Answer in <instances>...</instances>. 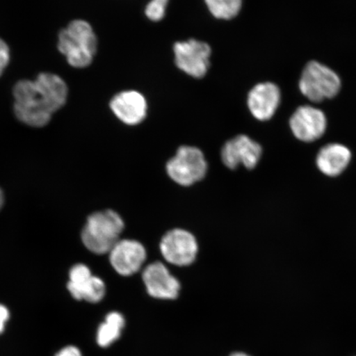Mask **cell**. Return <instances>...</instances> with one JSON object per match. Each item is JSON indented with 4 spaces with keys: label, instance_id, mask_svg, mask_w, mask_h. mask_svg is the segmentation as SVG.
Wrapping results in <instances>:
<instances>
[{
    "label": "cell",
    "instance_id": "8992f818",
    "mask_svg": "<svg viewBox=\"0 0 356 356\" xmlns=\"http://www.w3.org/2000/svg\"><path fill=\"white\" fill-rule=\"evenodd\" d=\"M173 51L178 69L195 79L203 78L207 74L211 55V48L207 43L190 39L177 42Z\"/></svg>",
    "mask_w": 356,
    "mask_h": 356
},
{
    "label": "cell",
    "instance_id": "ffe728a7",
    "mask_svg": "<svg viewBox=\"0 0 356 356\" xmlns=\"http://www.w3.org/2000/svg\"><path fill=\"white\" fill-rule=\"evenodd\" d=\"M56 356H83V355L78 347L68 346L62 348Z\"/></svg>",
    "mask_w": 356,
    "mask_h": 356
},
{
    "label": "cell",
    "instance_id": "3957f363",
    "mask_svg": "<svg viewBox=\"0 0 356 356\" xmlns=\"http://www.w3.org/2000/svg\"><path fill=\"white\" fill-rule=\"evenodd\" d=\"M97 38L86 21L74 20L59 34L58 49L74 68H86L97 51Z\"/></svg>",
    "mask_w": 356,
    "mask_h": 356
},
{
    "label": "cell",
    "instance_id": "8fae6325",
    "mask_svg": "<svg viewBox=\"0 0 356 356\" xmlns=\"http://www.w3.org/2000/svg\"><path fill=\"white\" fill-rule=\"evenodd\" d=\"M108 254L111 266L123 277L137 273L143 266L147 257L143 245L131 239L120 240Z\"/></svg>",
    "mask_w": 356,
    "mask_h": 356
},
{
    "label": "cell",
    "instance_id": "30bf717a",
    "mask_svg": "<svg viewBox=\"0 0 356 356\" xmlns=\"http://www.w3.org/2000/svg\"><path fill=\"white\" fill-rule=\"evenodd\" d=\"M262 148L247 136L233 138L222 147L221 159L226 167L237 168L242 164L248 169L254 168L261 157Z\"/></svg>",
    "mask_w": 356,
    "mask_h": 356
},
{
    "label": "cell",
    "instance_id": "44dd1931",
    "mask_svg": "<svg viewBox=\"0 0 356 356\" xmlns=\"http://www.w3.org/2000/svg\"><path fill=\"white\" fill-rule=\"evenodd\" d=\"M4 204V195L3 191L0 189V210H1Z\"/></svg>",
    "mask_w": 356,
    "mask_h": 356
},
{
    "label": "cell",
    "instance_id": "9a60e30c",
    "mask_svg": "<svg viewBox=\"0 0 356 356\" xmlns=\"http://www.w3.org/2000/svg\"><path fill=\"white\" fill-rule=\"evenodd\" d=\"M351 152L340 144H330L320 149L317 156V166L323 175L337 177L341 175L349 165Z\"/></svg>",
    "mask_w": 356,
    "mask_h": 356
},
{
    "label": "cell",
    "instance_id": "5b68a950",
    "mask_svg": "<svg viewBox=\"0 0 356 356\" xmlns=\"http://www.w3.org/2000/svg\"><path fill=\"white\" fill-rule=\"evenodd\" d=\"M207 162L202 151L193 146H181L167 163L169 177L178 185L189 186L202 180L207 172Z\"/></svg>",
    "mask_w": 356,
    "mask_h": 356
},
{
    "label": "cell",
    "instance_id": "52a82bcc",
    "mask_svg": "<svg viewBox=\"0 0 356 356\" xmlns=\"http://www.w3.org/2000/svg\"><path fill=\"white\" fill-rule=\"evenodd\" d=\"M159 248L164 259L177 266L193 264L198 253L195 236L181 229L168 231L160 242Z\"/></svg>",
    "mask_w": 356,
    "mask_h": 356
},
{
    "label": "cell",
    "instance_id": "e0dca14e",
    "mask_svg": "<svg viewBox=\"0 0 356 356\" xmlns=\"http://www.w3.org/2000/svg\"><path fill=\"white\" fill-rule=\"evenodd\" d=\"M211 15L219 19L229 20L241 10L243 0H204Z\"/></svg>",
    "mask_w": 356,
    "mask_h": 356
},
{
    "label": "cell",
    "instance_id": "2e32d148",
    "mask_svg": "<svg viewBox=\"0 0 356 356\" xmlns=\"http://www.w3.org/2000/svg\"><path fill=\"white\" fill-rule=\"evenodd\" d=\"M124 318L118 312H111L106 316L104 323L97 331V343L102 348H106L117 341L124 327Z\"/></svg>",
    "mask_w": 356,
    "mask_h": 356
},
{
    "label": "cell",
    "instance_id": "d6986e66",
    "mask_svg": "<svg viewBox=\"0 0 356 356\" xmlns=\"http://www.w3.org/2000/svg\"><path fill=\"white\" fill-rule=\"evenodd\" d=\"M10 318V310L6 305L0 304V335L6 330V323Z\"/></svg>",
    "mask_w": 356,
    "mask_h": 356
},
{
    "label": "cell",
    "instance_id": "7402d4cb",
    "mask_svg": "<svg viewBox=\"0 0 356 356\" xmlns=\"http://www.w3.org/2000/svg\"><path fill=\"white\" fill-rule=\"evenodd\" d=\"M229 356H251V355L244 353H234L232 355H230Z\"/></svg>",
    "mask_w": 356,
    "mask_h": 356
},
{
    "label": "cell",
    "instance_id": "7c38bea8",
    "mask_svg": "<svg viewBox=\"0 0 356 356\" xmlns=\"http://www.w3.org/2000/svg\"><path fill=\"white\" fill-rule=\"evenodd\" d=\"M289 124L298 140L309 143L323 136L327 118L321 110L311 106H301L292 115Z\"/></svg>",
    "mask_w": 356,
    "mask_h": 356
},
{
    "label": "cell",
    "instance_id": "ac0fdd59",
    "mask_svg": "<svg viewBox=\"0 0 356 356\" xmlns=\"http://www.w3.org/2000/svg\"><path fill=\"white\" fill-rule=\"evenodd\" d=\"M10 59V48L8 44L0 39V76L6 70Z\"/></svg>",
    "mask_w": 356,
    "mask_h": 356
},
{
    "label": "cell",
    "instance_id": "ba28073f",
    "mask_svg": "<svg viewBox=\"0 0 356 356\" xmlns=\"http://www.w3.org/2000/svg\"><path fill=\"white\" fill-rule=\"evenodd\" d=\"M67 288L74 299L97 304L106 295V284L100 277L93 275L86 265L79 264L72 266L69 273Z\"/></svg>",
    "mask_w": 356,
    "mask_h": 356
},
{
    "label": "cell",
    "instance_id": "9c48e42d",
    "mask_svg": "<svg viewBox=\"0 0 356 356\" xmlns=\"http://www.w3.org/2000/svg\"><path fill=\"white\" fill-rule=\"evenodd\" d=\"M142 279L147 292L154 299L172 300L179 296L180 282L162 262L156 261L147 266Z\"/></svg>",
    "mask_w": 356,
    "mask_h": 356
},
{
    "label": "cell",
    "instance_id": "7a4b0ae2",
    "mask_svg": "<svg viewBox=\"0 0 356 356\" xmlns=\"http://www.w3.org/2000/svg\"><path fill=\"white\" fill-rule=\"evenodd\" d=\"M124 228L119 213L111 210L92 213L88 218L81 233L82 242L97 255L109 253L120 240Z\"/></svg>",
    "mask_w": 356,
    "mask_h": 356
},
{
    "label": "cell",
    "instance_id": "6da1fadb",
    "mask_svg": "<svg viewBox=\"0 0 356 356\" xmlns=\"http://www.w3.org/2000/svg\"><path fill=\"white\" fill-rule=\"evenodd\" d=\"M16 117L33 127L47 126L52 115L65 104L68 88L64 80L51 73L33 80H21L13 88Z\"/></svg>",
    "mask_w": 356,
    "mask_h": 356
},
{
    "label": "cell",
    "instance_id": "4fadbf2b",
    "mask_svg": "<svg viewBox=\"0 0 356 356\" xmlns=\"http://www.w3.org/2000/svg\"><path fill=\"white\" fill-rule=\"evenodd\" d=\"M280 102V88L277 84L270 82L257 84L248 97L249 110L253 117L262 122L273 117Z\"/></svg>",
    "mask_w": 356,
    "mask_h": 356
},
{
    "label": "cell",
    "instance_id": "277c9868",
    "mask_svg": "<svg viewBox=\"0 0 356 356\" xmlns=\"http://www.w3.org/2000/svg\"><path fill=\"white\" fill-rule=\"evenodd\" d=\"M341 79L336 72L317 61L305 66L300 80L302 95L314 102L332 99L339 92Z\"/></svg>",
    "mask_w": 356,
    "mask_h": 356
},
{
    "label": "cell",
    "instance_id": "5bb4252c",
    "mask_svg": "<svg viewBox=\"0 0 356 356\" xmlns=\"http://www.w3.org/2000/svg\"><path fill=\"white\" fill-rule=\"evenodd\" d=\"M111 109L120 121L130 126L143 122L147 114V102L140 92L124 91L111 101Z\"/></svg>",
    "mask_w": 356,
    "mask_h": 356
}]
</instances>
